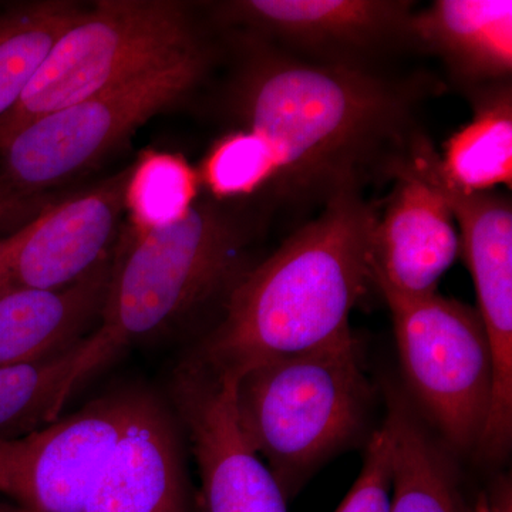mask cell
<instances>
[{"label": "cell", "mask_w": 512, "mask_h": 512, "mask_svg": "<svg viewBox=\"0 0 512 512\" xmlns=\"http://www.w3.org/2000/svg\"><path fill=\"white\" fill-rule=\"evenodd\" d=\"M244 40L231 109L274 150L275 197L291 204L325 205L349 185L387 177L419 133L421 100L441 87L424 74L325 66Z\"/></svg>", "instance_id": "6da1fadb"}, {"label": "cell", "mask_w": 512, "mask_h": 512, "mask_svg": "<svg viewBox=\"0 0 512 512\" xmlns=\"http://www.w3.org/2000/svg\"><path fill=\"white\" fill-rule=\"evenodd\" d=\"M249 229L215 202H197L181 220L121 232L109 288L93 335L104 365L121 350L183 328L225 301L252 265Z\"/></svg>", "instance_id": "3957f363"}, {"label": "cell", "mask_w": 512, "mask_h": 512, "mask_svg": "<svg viewBox=\"0 0 512 512\" xmlns=\"http://www.w3.org/2000/svg\"><path fill=\"white\" fill-rule=\"evenodd\" d=\"M110 266L111 255L80 281L55 291L2 289L0 367L59 355L92 335L100 325Z\"/></svg>", "instance_id": "2e32d148"}, {"label": "cell", "mask_w": 512, "mask_h": 512, "mask_svg": "<svg viewBox=\"0 0 512 512\" xmlns=\"http://www.w3.org/2000/svg\"><path fill=\"white\" fill-rule=\"evenodd\" d=\"M210 63L204 45L32 121L0 150L5 160L2 177L20 194L37 198L90 170L137 128L190 96Z\"/></svg>", "instance_id": "52a82bcc"}, {"label": "cell", "mask_w": 512, "mask_h": 512, "mask_svg": "<svg viewBox=\"0 0 512 512\" xmlns=\"http://www.w3.org/2000/svg\"><path fill=\"white\" fill-rule=\"evenodd\" d=\"M23 235H25V227L20 228L10 237L0 238V278L5 274L10 258H12L13 252L16 251L20 241H22Z\"/></svg>", "instance_id": "484cf974"}, {"label": "cell", "mask_w": 512, "mask_h": 512, "mask_svg": "<svg viewBox=\"0 0 512 512\" xmlns=\"http://www.w3.org/2000/svg\"><path fill=\"white\" fill-rule=\"evenodd\" d=\"M136 393L103 394L45 429L0 441V494L36 512H83Z\"/></svg>", "instance_id": "30bf717a"}, {"label": "cell", "mask_w": 512, "mask_h": 512, "mask_svg": "<svg viewBox=\"0 0 512 512\" xmlns=\"http://www.w3.org/2000/svg\"><path fill=\"white\" fill-rule=\"evenodd\" d=\"M0 512H36L29 510V508L22 507V505H8L0 504Z\"/></svg>", "instance_id": "4316f807"}, {"label": "cell", "mask_w": 512, "mask_h": 512, "mask_svg": "<svg viewBox=\"0 0 512 512\" xmlns=\"http://www.w3.org/2000/svg\"><path fill=\"white\" fill-rule=\"evenodd\" d=\"M238 377L183 360L170 399L201 477L205 512H288L278 481L239 426Z\"/></svg>", "instance_id": "8fae6325"}, {"label": "cell", "mask_w": 512, "mask_h": 512, "mask_svg": "<svg viewBox=\"0 0 512 512\" xmlns=\"http://www.w3.org/2000/svg\"><path fill=\"white\" fill-rule=\"evenodd\" d=\"M473 119L457 130L439 154L441 174L464 192L512 185V86L497 84L468 96Z\"/></svg>", "instance_id": "d6986e66"}, {"label": "cell", "mask_w": 512, "mask_h": 512, "mask_svg": "<svg viewBox=\"0 0 512 512\" xmlns=\"http://www.w3.org/2000/svg\"><path fill=\"white\" fill-rule=\"evenodd\" d=\"M84 12L74 2L43 0L0 13V126L18 107L59 37Z\"/></svg>", "instance_id": "ffe728a7"}, {"label": "cell", "mask_w": 512, "mask_h": 512, "mask_svg": "<svg viewBox=\"0 0 512 512\" xmlns=\"http://www.w3.org/2000/svg\"><path fill=\"white\" fill-rule=\"evenodd\" d=\"M376 208L343 188L239 279L188 362L238 379L252 367L353 335L350 315L372 282Z\"/></svg>", "instance_id": "7a4b0ae2"}, {"label": "cell", "mask_w": 512, "mask_h": 512, "mask_svg": "<svg viewBox=\"0 0 512 512\" xmlns=\"http://www.w3.org/2000/svg\"><path fill=\"white\" fill-rule=\"evenodd\" d=\"M392 315L407 389L451 451L483 444L494 400V359L476 308L439 293L409 296L372 275Z\"/></svg>", "instance_id": "8992f818"}, {"label": "cell", "mask_w": 512, "mask_h": 512, "mask_svg": "<svg viewBox=\"0 0 512 512\" xmlns=\"http://www.w3.org/2000/svg\"><path fill=\"white\" fill-rule=\"evenodd\" d=\"M384 419L392 439L390 512H476L450 448L397 387L386 393Z\"/></svg>", "instance_id": "e0dca14e"}, {"label": "cell", "mask_w": 512, "mask_h": 512, "mask_svg": "<svg viewBox=\"0 0 512 512\" xmlns=\"http://www.w3.org/2000/svg\"><path fill=\"white\" fill-rule=\"evenodd\" d=\"M373 400L355 335L252 367L235 389L239 426L288 501L365 434Z\"/></svg>", "instance_id": "277c9868"}, {"label": "cell", "mask_w": 512, "mask_h": 512, "mask_svg": "<svg viewBox=\"0 0 512 512\" xmlns=\"http://www.w3.org/2000/svg\"><path fill=\"white\" fill-rule=\"evenodd\" d=\"M92 335L59 355L0 367V441L28 436L62 417L73 394L100 372Z\"/></svg>", "instance_id": "ac0fdd59"}, {"label": "cell", "mask_w": 512, "mask_h": 512, "mask_svg": "<svg viewBox=\"0 0 512 512\" xmlns=\"http://www.w3.org/2000/svg\"><path fill=\"white\" fill-rule=\"evenodd\" d=\"M198 174L215 200H244L261 192L275 195L281 167L264 138L241 128L211 147Z\"/></svg>", "instance_id": "7402d4cb"}, {"label": "cell", "mask_w": 512, "mask_h": 512, "mask_svg": "<svg viewBox=\"0 0 512 512\" xmlns=\"http://www.w3.org/2000/svg\"><path fill=\"white\" fill-rule=\"evenodd\" d=\"M476 512H512V484L510 476H500L478 495Z\"/></svg>", "instance_id": "cb8c5ba5"}, {"label": "cell", "mask_w": 512, "mask_h": 512, "mask_svg": "<svg viewBox=\"0 0 512 512\" xmlns=\"http://www.w3.org/2000/svg\"><path fill=\"white\" fill-rule=\"evenodd\" d=\"M40 197L32 198L20 194L8 180L0 175V225L18 218L39 204Z\"/></svg>", "instance_id": "d4e9b609"}, {"label": "cell", "mask_w": 512, "mask_h": 512, "mask_svg": "<svg viewBox=\"0 0 512 512\" xmlns=\"http://www.w3.org/2000/svg\"><path fill=\"white\" fill-rule=\"evenodd\" d=\"M201 180L184 157L148 151L133 164L126 210L136 228H157L181 220L197 204Z\"/></svg>", "instance_id": "44dd1931"}, {"label": "cell", "mask_w": 512, "mask_h": 512, "mask_svg": "<svg viewBox=\"0 0 512 512\" xmlns=\"http://www.w3.org/2000/svg\"><path fill=\"white\" fill-rule=\"evenodd\" d=\"M131 170L133 165L90 190L43 208L25 225V235L0 278V291L66 288L109 258L126 211Z\"/></svg>", "instance_id": "7c38bea8"}, {"label": "cell", "mask_w": 512, "mask_h": 512, "mask_svg": "<svg viewBox=\"0 0 512 512\" xmlns=\"http://www.w3.org/2000/svg\"><path fill=\"white\" fill-rule=\"evenodd\" d=\"M392 439L383 423L367 444L365 464L352 490L335 512H390Z\"/></svg>", "instance_id": "603a6c76"}, {"label": "cell", "mask_w": 512, "mask_h": 512, "mask_svg": "<svg viewBox=\"0 0 512 512\" xmlns=\"http://www.w3.org/2000/svg\"><path fill=\"white\" fill-rule=\"evenodd\" d=\"M412 36L466 97L511 83V0H436L413 13Z\"/></svg>", "instance_id": "9a60e30c"}, {"label": "cell", "mask_w": 512, "mask_h": 512, "mask_svg": "<svg viewBox=\"0 0 512 512\" xmlns=\"http://www.w3.org/2000/svg\"><path fill=\"white\" fill-rule=\"evenodd\" d=\"M204 46L187 5L101 0L50 50L0 126V150L23 127Z\"/></svg>", "instance_id": "5b68a950"}, {"label": "cell", "mask_w": 512, "mask_h": 512, "mask_svg": "<svg viewBox=\"0 0 512 512\" xmlns=\"http://www.w3.org/2000/svg\"><path fill=\"white\" fill-rule=\"evenodd\" d=\"M180 429L167 403L137 389L83 512H195Z\"/></svg>", "instance_id": "4fadbf2b"}, {"label": "cell", "mask_w": 512, "mask_h": 512, "mask_svg": "<svg viewBox=\"0 0 512 512\" xmlns=\"http://www.w3.org/2000/svg\"><path fill=\"white\" fill-rule=\"evenodd\" d=\"M221 10L254 39L325 66L387 72V59L416 50L407 0H238Z\"/></svg>", "instance_id": "9c48e42d"}, {"label": "cell", "mask_w": 512, "mask_h": 512, "mask_svg": "<svg viewBox=\"0 0 512 512\" xmlns=\"http://www.w3.org/2000/svg\"><path fill=\"white\" fill-rule=\"evenodd\" d=\"M404 157L387 174L394 190L377 217L370 269L404 295H433L461 254L460 235L441 192Z\"/></svg>", "instance_id": "5bb4252c"}, {"label": "cell", "mask_w": 512, "mask_h": 512, "mask_svg": "<svg viewBox=\"0 0 512 512\" xmlns=\"http://www.w3.org/2000/svg\"><path fill=\"white\" fill-rule=\"evenodd\" d=\"M406 163L433 184L447 201L460 228L461 254L477 292L494 359V400L480 454L503 460L512 440V204L497 191L464 192L441 174L439 153L420 131L413 137Z\"/></svg>", "instance_id": "ba28073f"}]
</instances>
